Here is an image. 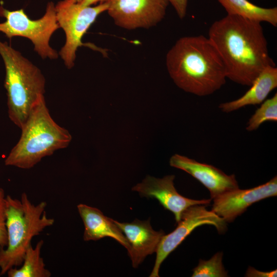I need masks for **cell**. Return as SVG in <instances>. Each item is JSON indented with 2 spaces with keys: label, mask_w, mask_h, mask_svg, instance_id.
<instances>
[{
  "label": "cell",
  "mask_w": 277,
  "mask_h": 277,
  "mask_svg": "<svg viewBox=\"0 0 277 277\" xmlns=\"http://www.w3.org/2000/svg\"><path fill=\"white\" fill-rule=\"evenodd\" d=\"M208 37L222 58L227 78L237 84L250 86L265 68L275 66L260 22L227 14L211 24Z\"/></svg>",
  "instance_id": "obj_1"
},
{
  "label": "cell",
  "mask_w": 277,
  "mask_h": 277,
  "mask_svg": "<svg viewBox=\"0 0 277 277\" xmlns=\"http://www.w3.org/2000/svg\"><path fill=\"white\" fill-rule=\"evenodd\" d=\"M166 65L178 87L197 96L211 94L226 83L222 58L212 42L203 35L177 39L167 53Z\"/></svg>",
  "instance_id": "obj_2"
},
{
  "label": "cell",
  "mask_w": 277,
  "mask_h": 277,
  "mask_svg": "<svg viewBox=\"0 0 277 277\" xmlns=\"http://www.w3.org/2000/svg\"><path fill=\"white\" fill-rule=\"evenodd\" d=\"M20 138L5 160L6 166L28 169L55 151L67 147L72 136L51 116L42 96L21 128Z\"/></svg>",
  "instance_id": "obj_3"
},
{
  "label": "cell",
  "mask_w": 277,
  "mask_h": 277,
  "mask_svg": "<svg viewBox=\"0 0 277 277\" xmlns=\"http://www.w3.org/2000/svg\"><path fill=\"white\" fill-rule=\"evenodd\" d=\"M46 206L44 201L33 204L25 192L20 200L6 196L8 244L6 248L0 247V275L20 266L33 238L54 224V220L47 215Z\"/></svg>",
  "instance_id": "obj_4"
},
{
  "label": "cell",
  "mask_w": 277,
  "mask_h": 277,
  "mask_svg": "<svg viewBox=\"0 0 277 277\" xmlns=\"http://www.w3.org/2000/svg\"><path fill=\"white\" fill-rule=\"evenodd\" d=\"M0 54L6 70L9 117L21 128L44 96L45 79L38 67L7 42L0 41Z\"/></svg>",
  "instance_id": "obj_5"
},
{
  "label": "cell",
  "mask_w": 277,
  "mask_h": 277,
  "mask_svg": "<svg viewBox=\"0 0 277 277\" xmlns=\"http://www.w3.org/2000/svg\"><path fill=\"white\" fill-rule=\"evenodd\" d=\"M0 16L6 21L0 23V32L9 38L22 36L30 39L35 51L43 58L56 59L58 54L49 45L53 33L60 28L57 22L55 5L52 2L47 4L46 12L40 18L32 20L23 9L10 11L0 6Z\"/></svg>",
  "instance_id": "obj_6"
},
{
  "label": "cell",
  "mask_w": 277,
  "mask_h": 277,
  "mask_svg": "<svg viewBox=\"0 0 277 277\" xmlns=\"http://www.w3.org/2000/svg\"><path fill=\"white\" fill-rule=\"evenodd\" d=\"M109 3L110 1L95 6H84L70 0H63L55 5L57 23L66 35L65 44L59 54L68 68L73 67L78 48L85 45L83 36L97 17L107 11Z\"/></svg>",
  "instance_id": "obj_7"
},
{
  "label": "cell",
  "mask_w": 277,
  "mask_h": 277,
  "mask_svg": "<svg viewBox=\"0 0 277 277\" xmlns=\"http://www.w3.org/2000/svg\"><path fill=\"white\" fill-rule=\"evenodd\" d=\"M206 206L196 205L186 209L182 213L176 228L163 236L156 251V260L150 277L159 276V269L163 262L197 227L212 225L219 233L226 230L227 222L212 210H208Z\"/></svg>",
  "instance_id": "obj_8"
},
{
  "label": "cell",
  "mask_w": 277,
  "mask_h": 277,
  "mask_svg": "<svg viewBox=\"0 0 277 277\" xmlns=\"http://www.w3.org/2000/svg\"><path fill=\"white\" fill-rule=\"evenodd\" d=\"M169 4L168 0H111L107 11L121 28L148 29L164 19Z\"/></svg>",
  "instance_id": "obj_9"
},
{
  "label": "cell",
  "mask_w": 277,
  "mask_h": 277,
  "mask_svg": "<svg viewBox=\"0 0 277 277\" xmlns=\"http://www.w3.org/2000/svg\"><path fill=\"white\" fill-rule=\"evenodd\" d=\"M277 195V177L267 183L246 189L232 190L213 199L211 210L226 222L233 221L252 204Z\"/></svg>",
  "instance_id": "obj_10"
},
{
  "label": "cell",
  "mask_w": 277,
  "mask_h": 277,
  "mask_svg": "<svg viewBox=\"0 0 277 277\" xmlns=\"http://www.w3.org/2000/svg\"><path fill=\"white\" fill-rule=\"evenodd\" d=\"M174 175H166L163 178L148 175L132 190L138 192L142 196L157 199L165 209L174 214L177 223L186 209L196 205H208L211 200H196L182 196L174 187Z\"/></svg>",
  "instance_id": "obj_11"
},
{
  "label": "cell",
  "mask_w": 277,
  "mask_h": 277,
  "mask_svg": "<svg viewBox=\"0 0 277 277\" xmlns=\"http://www.w3.org/2000/svg\"><path fill=\"white\" fill-rule=\"evenodd\" d=\"M169 164L199 181L209 191L211 199L239 188L234 174L227 175L212 165L178 154L171 157Z\"/></svg>",
  "instance_id": "obj_12"
},
{
  "label": "cell",
  "mask_w": 277,
  "mask_h": 277,
  "mask_svg": "<svg viewBox=\"0 0 277 277\" xmlns=\"http://www.w3.org/2000/svg\"><path fill=\"white\" fill-rule=\"evenodd\" d=\"M149 221L135 219L131 223H121L113 220L129 243L127 251L133 268L137 267L147 255L156 252L165 234L162 230H154Z\"/></svg>",
  "instance_id": "obj_13"
},
{
  "label": "cell",
  "mask_w": 277,
  "mask_h": 277,
  "mask_svg": "<svg viewBox=\"0 0 277 277\" xmlns=\"http://www.w3.org/2000/svg\"><path fill=\"white\" fill-rule=\"evenodd\" d=\"M77 208L84 225L83 239L85 241H97L105 237H110L127 250L129 249L128 241L113 219L104 215L98 209L86 204H78Z\"/></svg>",
  "instance_id": "obj_14"
},
{
  "label": "cell",
  "mask_w": 277,
  "mask_h": 277,
  "mask_svg": "<svg viewBox=\"0 0 277 277\" xmlns=\"http://www.w3.org/2000/svg\"><path fill=\"white\" fill-rule=\"evenodd\" d=\"M250 89L239 98L221 103L219 108L224 112H230L248 105L262 103L269 93L277 87V68L269 66L255 78Z\"/></svg>",
  "instance_id": "obj_15"
},
{
  "label": "cell",
  "mask_w": 277,
  "mask_h": 277,
  "mask_svg": "<svg viewBox=\"0 0 277 277\" xmlns=\"http://www.w3.org/2000/svg\"><path fill=\"white\" fill-rule=\"evenodd\" d=\"M227 14L239 16L259 22H267L277 26V7L264 8L248 0H217Z\"/></svg>",
  "instance_id": "obj_16"
},
{
  "label": "cell",
  "mask_w": 277,
  "mask_h": 277,
  "mask_svg": "<svg viewBox=\"0 0 277 277\" xmlns=\"http://www.w3.org/2000/svg\"><path fill=\"white\" fill-rule=\"evenodd\" d=\"M44 241L40 240L35 247L30 245L26 250L20 268H10L7 272L9 277H50V271L46 268L41 256Z\"/></svg>",
  "instance_id": "obj_17"
},
{
  "label": "cell",
  "mask_w": 277,
  "mask_h": 277,
  "mask_svg": "<svg viewBox=\"0 0 277 277\" xmlns=\"http://www.w3.org/2000/svg\"><path fill=\"white\" fill-rule=\"evenodd\" d=\"M266 121H277V93L265 100L249 119L246 129L248 131L256 130Z\"/></svg>",
  "instance_id": "obj_18"
},
{
  "label": "cell",
  "mask_w": 277,
  "mask_h": 277,
  "mask_svg": "<svg viewBox=\"0 0 277 277\" xmlns=\"http://www.w3.org/2000/svg\"><path fill=\"white\" fill-rule=\"evenodd\" d=\"M223 252L215 253L210 259H200L198 265L193 269L192 277H225L227 272L222 263Z\"/></svg>",
  "instance_id": "obj_19"
},
{
  "label": "cell",
  "mask_w": 277,
  "mask_h": 277,
  "mask_svg": "<svg viewBox=\"0 0 277 277\" xmlns=\"http://www.w3.org/2000/svg\"><path fill=\"white\" fill-rule=\"evenodd\" d=\"M8 244L6 227V196L3 188H0V247L5 248Z\"/></svg>",
  "instance_id": "obj_20"
},
{
  "label": "cell",
  "mask_w": 277,
  "mask_h": 277,
  "mask_svg": "<svg viewBox=\"0 0 277 277\" xmlns=\"http://www.w3.org/2000/svg\"><path fill=\"white\" fill-rule=\"evenodd\" d=\"M175 10L180 18L185 17L187 12L188 0H168Z\"/></svg>",
  "instance_id": "obj_21"
},
{
  "label": "cell",
  "mask_w": 277,
  "mask_h": 277,
  "mask_svg": "<svg viewBox=\"0 0 277 277\" xmlns=\"http://www.w3.org/2000/svg\"><path fill=\"white\" fill-rule=\"evenodd\" d=\"M276 269L269 271H261L252 267H249L245 276L247 277H273L276 276Z\"/></svg>",
  "instance_id": "obj_22"
},
{
  "label": "cell",
  "mask_w": 277,
  "mask_h": 277,
  "mask_svg": "<svg viewBox=\"0 0 277 277\" xmlns=\"http://www.w3.org/2000/svg\"><path fill=\"white\" fill-rule=\"evenodd\" d=\"M111 0H81L79 3L81 5L84 6H91L97 3H100L109 2Z\"/></svg>",
  "instance_id": "obj_23"
},
{
  "label": "cell",
  "mask_w": 277,
  "mask_h": 277,
  "mask_svg": "<svg viewBox=\"0 0 277 277\" xmlns=\"http://www.w3.org/2000/svg\"><path fill=\"white\" fill-rule=\"evenodd\" d=\"M70 1L75 3H80L81 1V0H70Z\"/></svg>",
  "instance_id": "obj_24"
}]
</instances>
